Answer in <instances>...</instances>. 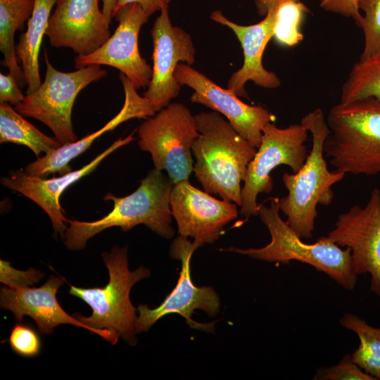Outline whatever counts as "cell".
Listing matches in <instances>:
<instances>
[{"label":"cell","mask_w":380,"mask_h":380,"mask_svg":"<svg viewBox=\"0 0 380 380\" xmlns=\"http://www.w3.org/2000/svg\"><path fill=\"white\" fill-rule=\"evenodd\" d=\"M194 117L199 132L191 148L194 176L207 193L241 206V182L257 148L218 112H201Z\"/></svg>","instance_id":"1"},{"label":"cell","mask_w":380,"mask_h":380,"mask_svg":"<svg viewBox=\"0 0 380 380\" xmlns=\"http://www.w3.org/2000/svg\"><path fill=\"white\" fill-rule=\"evenodd\" d=\"M173 184L168 176L154 167L132 194L117 197L108 193L103 200L113 202V210L93 222L68 220L64 244L70 250H81L90 238L107 228L119 227L127 232L138 224L146 225L163 238H172L175 232L171 225L170 198Z\"/></svg>","instance_id":"2"},{"label":"cell","mask_w":380,"mask_h":380,"mask_svg":"<svg viewBox=\"0 0 380 380\" xmlns=\"http://www.w3.org/2000/svg\"><path fill=\"white\" fill-rule=\"evenodd\" d=\"M102 257L108 271V282L103 287L94 288L71 285L69 293L92 310L89 317L80 313L72 315L112 345L116 344L120 336L135 345L137 309L130 301L129 292L137 282L150 277L151 272L143 266L134 271L129 270L127 246H115L110 253H103Z\"/></svg>","instance_id":"3"},{"label":"cell","mask_w":380,"mask_h":380,"mask_svg":"<svg viewBox=\"0 0 380 380\" xmlns=\"http://www.w3.org/2000/svg\"><path fill=\"white\" fill-rule=\"evenodd\" d=\"M300 124L312 137L311 151L297 172L282 176L288 194L279 198V208L286 222L301 238L312 236L318 203L329 205L334 197L331 186L341 181L345 173L330 171L324 159V142L330 131L323 111L318 108L304 116Z\"/></svg>","instance_id":"4"},{"label":"cell","mask_w":380,"mask_h":380,"mask_svg":"<svg viewBox=\"0 0 380 380\" xmlns=\"http://www.w3.org/2000/svg\"><path fill=\"white\" fill-rule=\"evenodd\" d=\"M330 133L324 156L335 170L380 174V101L366 98L333 106L326 119Z\"/></svg>","instance_id":"5"},{"label":"cell","mask_w":380,"mask_h":380,"mask_svg":"<svg viewBox=\"0 0 380 380\" xmlns=\"http://www.w3.org/2000/svg\"><path fill=\"white\" fill-rule=\"evenodd\" d=\"M269 200V206L263 203L258 205V215L270 234V242L259 248L230 247L220 250L286 265L297 260L323 272L343 288L353 289L357 275L353 270L350 249H342L327 236H322L311 244L303 242L280 217L279 198L272 197Z\"/></svg>","instance_id":"6"},{"label":"cell","mask_w":380,"mask_h":380,"mask_svg":"<svg viewBox=\"0 0 380 380\" xmlns=\"http://www.w3.org/2000/svg\"><path fill=\"white\" fill-rule=\"evenodd\" d=\"M137 130L139 146L150 153L155 168L165 171L173 184L189 180L194 169L191 148L199 132L186 106L170 103Z\"/></svg>","instance_id":"7"},{"label":"cell","mask_w":380,"mask_h":380,"mask_svg":"<svg viewBox=\"0 0 380 380\" xmlns=\"http://www.w3.org/2000/svg\"><path fill=\"white\" fill-rule=\"evenodd\" d=\"M44 59L46 70L44 82L14 108L49 127L62 145L73 143L77 140L71 120L76 97L90 83L105 77L107 72L98 65L61 72L51 65L46 50Z\"/></svg>","instance_id":"8"},{"label":"cell","mask_w":380,"mask_h":380,"mask_svg":"<svg viewBox=\"0 0 380 380\" xmlns=\"http://www.w3.org/2000/svg\"><path fill=\"white\" fill-rule=\"evenodd\" d=\"M308 132L300 123L279 128L269 122L264 127L260 144L248 165L241 189L240 213L244 217L258 215V194L270 193L273 188L272 170L286 165L295 173L303 165L308 156L305 145Z\"/></svg>","instance_id":"9"},{"label":"cell","mask_w":380,"mask_h":380,"mask_svg":"<svg viewBox=\"0 0 380 380\" xmlns=\"http://www.w3.org/2000/svg\"><path fill=\"white\" fill-rule=\"evenodd\" d=\"M201 246L187 237L179 236L172 243L170 255L181 261V272L174 289L160 305L151 309L147 305L138 306L136 333L147 331L153 324L165 315L177 313L185 318L190 327L213 332L215 322L200 323L194 321L191 315L195 310H201L210 317L216 316L220 308L218 294L211 286H196L192 281L190 270L191 258L196 249Z\"/></svg>","instance_id":"10"},{"label":"cell","mask_w":380,"mask_h":380,"mask_svg":"<svg viewBox=\"0 0 380 380\" xmlns=\"http://www.w3.org/2000/svg\"><path fill=\"white\" fill-rule=\"evenodd\" d=\"M350 249L355 274L369 273L370 290L380 296V191L374 189L364 207L355 205L338 215L327 236Z\"/></svg>","instance_id":"11"},{"label":"cell","mask_w":380,"mask_h":380,"mask_svg":"<svg viewBox=\"0 0 380 380\" xmlns=\"http://www.w3.org/2000/svg\"><path fill=\"white\" fill-rule=\"evenodd\" d=\"M118 21L113 35L99 49L88 55L77 56L75 68L108 65L119 70L137 89L148 87L152 68L140 55L139 34L148 18L139 4H127L112 15Z\"/></svg>","instance_id":"12"},{"label":"cell","mask_w":380,"mask_h":380,"mask_svg":"<svg viewBox=\"0 0 380 380\" xmlns=\"http://www.w3.org/2000/svg\"><path fill=\"white\" fill-rule=\"evenodd\" d=\"M151 35L153 46L152 77L144 96L158 112L179 95L182 86L175 80L174 72L179 63L193 65L196 50L190 34L172 24L168 7L160 11Z\"/></svg>","instance_id":"13"},{"label":"cell","mask_w":380,"mask_h":380,"mask_svg":"<svg viewBox=\"0 0 380 380\" xmlns=\"http://www.w3.org/2000/svg\"><path fill=\"white\" fill-rule=\"evenodd\" d=\"M174 77L181 86L186 85L194 91L190 97L192 103L203 105L222 115L243 138L257 148L264 127L276 119L262 106L243 102L228 89H223L184 63L177 65Z\"/></svg>","instance_id":"14"},{"label":"cell","mask_w":380,"mask_h":380,"mask_svg":"<svg viewBox=\"0 0 380 380\" xmlns=\"http://www.w3.org/2000/svg\"><path fill=\"white\" fill-rule=\"evenodd\" d=\"M170 204L179 234L193 238L201 246L217 240L223 227L238 215L235 203L217 199L189 180L173 184Z\"/></svg>","instance_id":"15"},{"label":"cell","mask_w":380,"mask_h":380,"mask_svg":"<svg viewBox=\"0 0 380 380\" xmlns=\"http://www.w3.org/2000/svg\"><path fill=\"white\" fill-rule=\"evenodd\" d=\"M55 48H69L88 55L110 37L99 0H57L45 34Z\"/></svg>","instance_id":"16"},{"label":"cell","mask_w":380,"mask_h":380,"mask_svg":"<svg viewBox=\"0 0 380 380\" xmlns=\"http://www.w3.org/2000/svg\"><path fill=\"white\" fill-rule=\"evenodd\" d=\"M135 132L134 130L127 137L114 141L108 148L77 170L69 172L59 177L46 179L29 175L24 169H20L8 177H2L1 184L39 205L49 215L54 232L63 236L68 228V219L63 215L60 203L62 193L69 186L92 172L111 153L134 141Z\"/></svg>","instance_id":"17"},{"label":"cell","mask_w":380,"mask_h":380,"mask_svg":"<svg viewBox=\"0 0 380 380\" xmlns=\"http://www.w3.org/2000/svg\"><path fill=\"white\" fill-rule=\"evenodd\" d=\"M276 8L270 10L259 23L250 25L234 23L219 10L214 11L210 14L212 20L227 26L233 31L242 47L243 65L232 74L227 86V89L239 97L248 99L245 89V84L248 81L266 89H275L281 84V80L277 74L265 69L262 64L264 51L273 37Z\"/></svg>","instance_id":"18"},{"label":"cell","mask_w":380,"mask_h":380,"mask_svg":"<svg viewBox=\"0 0 380 380\" xmlns=\"http://www.w3.org/2000/svg\"><path fill=\"white\" fill-rule=\"evenodd\" d=\"M64 284L60 277L51 275L42 286L11 288L4 286L0 289V305L11 311L15 321L20 322L24 316H29L35 322L39 331L50 334L62 324H69L84 328L92 332L91 328L68 314L60 305L56 293Z\"/></svg>","instance_id":"19"},{"label":"cell","mask_w":380,"mask_h":380,"mask_svg":"<svg viewBox=\"0 0 380 380\" xmlns=\"http://www.w3.org/2000/svg\"><path fill=\"white\" fill-rule=\"evenodd\" d=\"M120 80L125 93V101L119 113L103 127L73 143L61 145L50 151L44 156L29 163L24 170L29 175L45 177L50 174L59 172L64 175L71 172L69 163L87 150L91 144L104 133L110 131L120 124L132 118H147L156 114L151 103L144 96H140L132 82L124 74Z\"/></svg>","instance_id":"20"},{"label":"cell","mask_w":380,"mask_h":380,"mask_svg":"<svg viewBox=\"0 0 380 380\" xmlns=\"http://www.w3.org/2000/svg\"><path fill=\"white\" fill-rule=\"evenodd\" d=\"M57 0H34L27 28L15 45V52L21 63L27 94L34 92L42 84L39 68V54L43 36L46 34L51 11Z\"/></svg>","instance_id":"21"},{"label":"cell","mask_w":380,"mask_h":380,"mask_svg":"<svg viewBox=\"0 0 380 380\" xmlns=\"http://www.w3.org/2000/svg\"><path fill=\"white\" fill-rule=\"evenodd\" d=\"M34 0H0V50L4 56L1 65L8 68L20 87L25 84L22 67L18 64L14 34L22 30L30 18Z\"/></svg>","instance_id":"22"},{"label":"cell","mask_w":380,"mask_h":380,"mask_svg":"<svg viewBox=\"0 0 380 380\" xmlns=\"http://www.w3.org/2000/svg\"><path fill=\"white\" fill-rule=\"evenodd\" d=\"M0 142L27 146L37 156L62 145L56 139L45 135L27 122L8 103H0Z\"/></svg>","instance_id":"23"},{"label":"cell","mask_w":380,"mask_h":380,"mask_svg":"<svg viewBox=\"0 0 380 380\" xmlns=\"http://www.w3.org/2000/svg\"><path fill=\"white\" fill-rule=\"evenodd\" d=\"M340 324L355 332L360 339L358 348L352 354L354 362L367 374L380 379V328L370 326L351 313L344 314Z\"/></svg>","instance_id":"24"},{"label":"cell","mask_w":380,"mask_h":380,"mask_svg":"<svg viewBox=\"0 0 380 380\" xmlns=\"http://www.w3.org/2000/svg\"><path fill=\"white\" fill-rule=\"evenodd\" d=\"M366 98L380 101V51L356 62L341 87L342 103Z\"/></svg>","instance_id":"25"},{"label":"cell","mask_w":380,"mask_h":380,"mask_svg":"<svg viewBox=\"0 0 380 380\" xmlns=\"http://www.w3.org/2000/svg\"><path fill=\"white\" fill-rule=\"evenodd\" d=\"M309 8L300 1H289L276 8L273 37L277 43L292 46L303 39L300 25Z\"/></svg>","instance_id":"26"},{"label":"cell","mask_w":380,"mask_h":380,"mask_svg":"<svg viewBox=\"0 0 380 380\" xmlns=\"http://www.w3.org/2000/svg\"><path fill=\"white\" fill-rule=\"evenodd\" d=\"M363 12L360 25L364 35V46L359 60L380 51V0H359Z\"/></svg>","instance_id":"27"},{"label":"cell","mask_w":380,"mask_h":380,"mask_svg":"<svg viewBox=\"0 0 380 380\" xmlns=\"http://www.w3.org/2000/svg\"><path fill=\"white\" fill-rule=\"evenodd\" d=\"M315 380H376V379L357 366L352 355L346 354L340 362L329 367H320L317 370Z\"/></svg>","instance_id":"28"},{"label":"cell","mask_w":380,"mask_h":380,"mask_svg":"<svg viewBox=\"0 0 380 380\" xmlns=\"http://www.w3.org/2000/svg\"><path fill=\"white\" fill-rule=\"evenodd\" d=\"M8 341L12 350L23 357H34L41 350V340L38 334L30 326L20 322L12 329Z\"/></svg>","instance_id":"29"},{"label":"cell","mask_w":380,"mask_h":380,"mask_svg":"<svg viewBox=\"0 0 380 380\" xmlns=\"http://www.w3.org/2000/svg\"><path fill=\"white\" fill-rule=\"evenodd\" d=\"M41 270L30 268L18 270L13 268L8 261L0 260V281L11 288L29 287L44 277Z\"/></svg>","instance_id":"30"},{"label":"cell","mask_w":380,"mask_h":380,"mask_svg":"<svg viewBox=\"0 0 380 380\" xmlns=\"http://www.w3.org/2000/svg\"><path fill=\"white\" fill-rule=\"evenodd\" d=\"M319 6L326 11L351 18L360 27L363 15L360 11L359 0H320Z\"/></svg>","instance_id":"31"},{"label":"cell","mask_w":380,"mask_h":380,"mask_svg":"<svg viewBox=\"0 0 380 380\" xmlns=\"http://www.w3.org/2000/svg\"><path fill=\"white\" fill-rule=\"evenodd\" d=\"M15 77L8 73H0V103H8L13 106L20 103L25 96L19 88Z\"/></svg>","instance_id":"32"},{"label":"cell","mask_w":380,"mask_h":380,"mask_svg":"<svg viewBox=\"0 0 380 380\" xmlns=\"http://www.w3.org/2000/svg\"><path fill=\"white\" fill-rule=\"evenodd\" d=\"M170 1L171 0H116L113 13L127 4L137 3L140 5L146 15L150 17L155 12L168 7Z\"/></svg>","instance_id":"33"},{"label":"cell","mask_w":380,"mask_h":380,"mask_svg":"<svg viewBox=\"0 0 380 380\" xmlns=\"http://www.w3.org/2000/svg\"><path fill=\"white\" fill-rule=\"evenodd\" d=\"M298 1L300 0H254V3L258 15L265 17L270 10L277 8L281 4Z\"/></svg>","instance_id":"34"},{"label":"cell","mask_w":380,"mask_h":380,"mask_svg":"<svg viewBox=\"0 0 380 380\" xmlns=\"http://www.w3.org/2000/svg\"><path fill=\"white\" fill-rule=\"evenodd\" d=\"M103 1L102 12L105 19L108 25H110L112 18V14L116 0H101Z\"/></svg>","instance_id":"35"}]
</instances>
